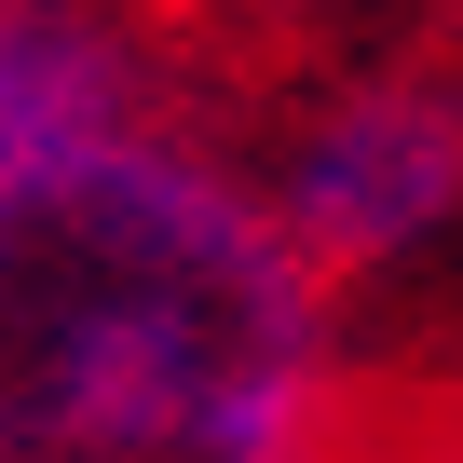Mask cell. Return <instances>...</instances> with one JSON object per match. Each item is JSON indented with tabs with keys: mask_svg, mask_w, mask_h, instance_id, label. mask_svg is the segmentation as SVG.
<instances>
[{
	"mask_svg": "<svg viewBox=\"0 0 463 463\" xmlns=\"http://www.w3.org/2000/svg\"><path fill=\"white\" fill-rule=\"evenodd\" d=\"M382 327L273 232L232 96L0 177V463H368Z\"/></svg>",
	"mask_w": 463,
	"mask_h": 463,
	"instance_id": "cell-1",
	"label": "cell"
},
{
	"mask_svg": "<svg viewBox=\"0 0 463 463\" xmlns=\"http://www.w3.org/2000/svg\"><path fill=\"white\" fill-rule=\"evenodd\" d=\"M191 42L150 0H0V177L55 164L164 96H191Z\"/></svg>",
	"mask_w": 463,
	"mask_h": 463,
	"instance_id": "cell-3",
	"label": "cell"
},
{
	"mask_svg": "<svg viewBox=\"0 0 463 463\" xmlns=\"http://www.w3.org/2000/svg\"><path fill=\"white\" fill-rule=\"evenodd\" d=\"M150 14L191 42V69H204V55L273 69V55H314V42H354V28H422V14H463V0H150Z\"/></svg>",
	"mask_w": 463,
	"mask_h": 463,
	"instance_id": "cell-4",
	"label": "cell"
},
{
	"mask_svg": "<svg viewBox=\"0 0 463 463\" xmlns=\"http://www.w3.org/2000/svg\"><path fill=\"white\" fill-rule=\"evenodd\" d=\"M246 177L314 287L368 327L463 314V14L273 55L232 96Z\"/></svg>",
	"mask_w": 463,
	"mask_h": 463,
	"instance_id": "cell-2",
	"label": "cell"
}]
</instances>
